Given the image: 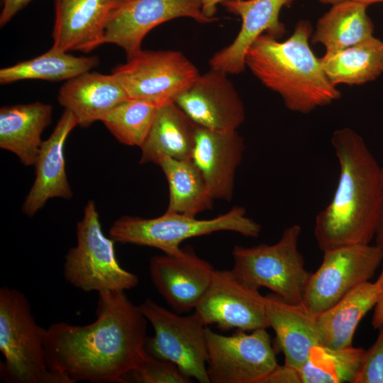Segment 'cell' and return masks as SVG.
<instances>
[{"label":"cell","mask_w":383,"mask_h":383,"mask_svg":"<svg viewBox=\"0 0 383 383\" xmlns=\"http://www.w3.org/2000/svg\"><path fill=\"white\" fill-rule=\"evenodd\" d=\"M148 322L125 292H99L94 321L47 328L48 366L71 383H126L145 353Z\"/></svg>","instance_id":"6da1fadb"},{"label":"cell","mask_w":383,"mask_h":383,"mask_svg":"<svg viewBox=\"0 0 383 383\" xmlns=\"http://www.w3.org/2000/svg\"><path fill=\"white\" fill-rule=\"evenodd\" d=\"M331 144L340 173L331 202L315 219L314 235L323 252L370 244L375 236L383 202L382 167L363 138L345 127L333 132Z\"/></svg>","instance_id":"7a4b0ae2"},{"label":"cell","mask_w":383,"mask_h":383,"mask_svg":"<svg viewBox=\"0 0 383 383\" xmlns=\"http://www.w3.org/2000/svg\"><path fill=\"white\" fill-rule=\"evenodd\" d=\"M311 26L299 21L284 41L264 33L248 50L245 66L267 88L279 94L289 110L308 113L340 97L309 43Z\"/></svg>","instance_id":"3957f363"},{"label":"cell","mask_w":383,"mask_h":383,"mask_svg":"<svg viewBox=\"0 0 383 383\" xmlns=\"http://www.w3.org/2000/svg\"><path fill=\"white\" fill-rule=\"evenodd\" d=\"M47 328L35 321L30 303L21 292L0 289V350L4 361L0 376L9 383H71L50 370L44 348Z\"/></svg>","instance_id":"277c9868"},{"label":"cell","mask_w":383,"mask_h":383,"mask_svg":"<svg viewBox=\"0 0 383 383\" xmlns=\"http://www.w3.org/2000/svg\"><path fill=\"white\" fill-rule=\"evenodd\" d=\"M218 231H232L257 238L260 234L261 226L246 216L243 207L234 206L210 219L167 211L152 218L123 216L112 224L109 235L115 242L122 244L148 246L166 255L178 256L183 252L180 245L184 240Z\"/></svg>","instance_id":"5b68a950"},{"label":"cell","mask_w":383,"mask_h":383,"mask_svg":"<svg viewBox=\"0 0 383 383\" xmlns=\"http://www.w3.org/2000/svg\"><path fill=\"white\" fill-rule=\"evenodd\" d=\"M301 232V226L293 224L272 245L234 246L231 270L251 286L266 287L287 302L302 304L311 272L306 270L303 256L298 250Z\"/></svg>","instance_id":"8992f818"},{"label":"cell","mask_w":383,"mask_h":383,"mask_svg":"<svg viewBox=\"0 0 383 383\" xmlns=\"http://www.w3.org/2000/svg\"><path fill=\"white\" fill-rule=\"evenodd\" d=\"M77 245L65 257L63 275L73 287L86 292H126L135 287L138 277L118 262L114 240L103 233L94 202H87L77 225Z\"/></svg>","instance_id":"52a82bcc"},{"label":"cell","mask_w":383,"mask_h":383,"mask_svg":"<svg viewBox=\"0 0 383 383\" xmlns=\"http://www.w3.org/2000/svg\"><path fill=\"white\" fill-rule=\"evenodd\" d=\"M139 307L154 330V336L147 338L146 352L174 363L189 378L210 383L206 371V326L194 313L179 315L151 299H145Z\"/></svg>","instance_id":"ba28073f"},{"label":"cell","mask_w":383,"mask_h":383,"mask_svg":"<svg viewBox=\"0 0 383 383\" xmlns=\"http://www.w3.org/2000/svg\"><path fill=\"white\" fill-rule=\"evenodd\" d=\"M267 328L219 334L206 326L210 383H263L278 366Z\"/></svg>","instance_id":"9c48e42d"},{"label":"cell","mask_w":383,"mask_h":383,"mask_svg":"<svg viewBox=\"0 0 383 383\" xmlns=\"http://www.w3.org/2000/svg\"><path fill=\"white\" fill-rule=\"evenodd\" d=\"M129 99L162 105L186 91L200 74L181 52L143 50L127 57L112 71Z\"/></svg>","instance_id":"30bf717a"},{"label":"cell","mask_w":383,"mask_h":383,"mask_svg":"<svg viewBox=\"0 0 383 383\" xmlns=\"http://www.w3.org/2000/svg\"><path fill=\"white\" fill-rule=\"evenodd\" d=\"M382 261L383 252L376 244L345 246L323 252L321 265L308 281L302 305L316 316L368 282Z\"/></svg>","instance_id":"8fae6325"},{"label":"cell","mask_w":383,"mask_h":383,"mask_svg":"<svg viewBox=\"0 0 383 383\" xmlns=\"http://www.w3.org/2000/svg\"><path fill=\"white\" fill-rule=\"evenodd\" d=\"M258 289L241 280L231 270H215L194 313L205 326L213 324L221 331L267 328L265 296Z\"/></svg>","instance_id":"7c38bea8"},{"label":"cell","mask_w":383,"mask_h":383,"mask_svg":"<svg viewBox=\"0 0 383 383\" xmlns=\"http://www.w3.org/2000/svg\"><path fill=\"white\" fill-rule=\"evenodd\" d=\"M180 17L201 23L215 21L204 14L201 0H127L110 18L104 43L119 46L131 57L141 50L143 40L151 30Z\"/></svg>","instance_id":"4fadbf2b"},{"label":"cell","mask_w":383,"mask_h":383,"mask_svg":"<svg viewBox=\"0 0 383 383\" xmlns=\"http://www.w3.org/2000/svg\"><path fill=\"white\" fill-rule=\"evenodd\" d=\"M218 70L199 74L174 102L197 126L217 131H237L243 123V103L227 75Z\"/></svg>","instance_id":"5bb4252c"},{"label":"cell","mask_w":383,"mask_h":383,"mask_svg":"<svg viewBox=\"0 0 383 383\" xmlns=\"http://www.w3.org/2000/svg\"><path fill=\"white\" fill-rule=\"evenodd\" d=\"M214 271L213 265L191 248L183 249L178 256H154L149 262L152 284L172 311L179 313L194 310Z\"/></svg>","instance_id":"9a60e30c"},{"label":"cell","mask_w":383,"mask_h":383,"mask_svg":"<svg viewBox=\"0 0 383 383\" xmlns=\"http://www.w3.org/2000/svg\"><path fill=\"white\" fill-rule=\"evenodd\" d=\"M295 0H226L221 3L231 13L240 16V29L234 40L213 55L211 68L227 74H238L245 70V55L255 39L264 33L279 38L285 32L279 21L284 6Z\"/></svg>","instance_id":"2e32d148"},{"label":"cell","mask_w":383,"mask_h":383,"mask_svg":"<svg viewBox=\"0 0 383 383\" xmlns=\"http://www.w3.org/2000/svg\"><path fill=\"white\" fill-rule=\"evenodd\" d=\"M127 0H55L52 48L89 52L104 44L107 23Z\"/></svg>","instance_id":"e0dca14e"},{"label":"cell","mask_w":383,"mask_h":383,"mask_svg":"<svg viewBox=\"0 0 383 383\" xmlns=\"http://www.w3.org/2000/svg\"><path fill=\"white\" fill-rule=\"evenodd\" d=\"M244 150V140L237 131H217L197 126L191 160L214 199L231 200L235 172Z\"/></svg>","instance_id":"ac0fdd59"},{"label":"cell","mask_w":383,"mask_h":383,"mask_svg":"<svg viewBox=\"0 0 383 383\" xmlns=\"http://www.w3.org/2000/svg\"><path fill=\"white\" fill-rule=\"evenodd\" d=\"M77 126L74 116L65 109L50 137L43 142L35 163V178L22 206L25 215L33 216L50 199L72 197L64 148L69 134Z\"/></svg>","instance_id":"d6986e66"},{"label":"cell","mask_w":383,"mask_h":383,"mask_svg":"<svg viewBox=\"0 0 383 383\" xmlns=\"http://www.w3.org/2000/svg\"><path fill=\"white\" fill-rule=\"evenodd\" d=\"M269 327L275 333V341L284 355V365L299 370L311 349L320 345L316 316L302 304L287 302L275 294L265 296Z\"/></svg>","instance_id":"ffe728a7"},{"label":"cell","mask_w":383,"mask_h":383,"mask_svg":"<svg viewBox=\"0 0 383 383\" xmlns=\"http://www.w3.org/2000/svg\"><path fill=\"white\" fill-rule=\"evenodd\" d=\"M129 99L118 77L113 74L84 72L66 81L57 100L86 128L102 120L118 104Z\"/></svg>","instance_id":"44dd1931"},{"label":"cell","mask_w":383,"mask_h":383,"mask_svg":"<svg viewBox=\"0 0 383 383\" xmlns=\"http://www.w3.org/2000/svg\"><path fill=\"white\" fill-rule=\"evenodd\" d=\"M52 113V106L41 102L1 107L0 148L15 154L23 165H35Z\"/></svg>","instance_id":"7402d4cb"},{"label":"cell","mask_w":383,"mask_h":383,"mask_svg":"<svg viewBox=\"0 0 383 383\" xmlns=\"http://www.w3.org/2000/svg\"><path fill=\"white\" fill-rule=\"evenodd\" d=\"M196 127L174 101L160 105L140 147V163L156 164L162 156L177 160L191 159Z\"/></svg>","instance_id":"603a6c76"},{"label":"cell","mask_w":383,"mask_h":383,"mask_svg":"<svg viewBox=\"0 0 383 383\" xmlns=\"http://www.w3.org/2000/svg\"><path fill=\"white\" fill-rule=\"evenodd\" d=\"M378 293L377 283L368 281L317 315L320 345L334 349L352 345L357 326L365 314L374 307Z\"/></svg>","instance_id":"cb8c5ba5"},{"label":"cell","mask_w":383,"mask_h":383,"mask_svg":"<svg viewBox=\"0 0 383 383\" xmlns=\"http://www.w3.org/2000/svg\"><path fill=\"white\" fill-rule=\"evenodd\" d=\"M368 6L355 1L332 5L318 21L312 43L326 52L342 50L373 37L374 26L367 14Z\"/></svg>","instance_id":"d4e9b609"},{"label":"cell","mask_w":383,"mask_h":383,"mask_svg":"<svg viewBox=\"0 0 383 383\" xmlns=\"http://www.w3.org/2000/svg\"><path fill=\"white\" fill-rule=\"evenodd\" d=\"M321 62L335 87L365 84L383 72V41L373 36L342 50L326 52Z\"/></svg>","instance_id":"484cf974"},{"label":"cell","mask_w":383,"mask_h":383,"mask_svg":"<svg viewBox=\"0 0 383 383\" xmlns=\"http://www.w3.org/2000/svg\"><path fill=\"white\" fill-rule=\"evenodd\" d=\"M156 164L160 167L168 184L167 212L196 216L212 208L214 199L191 159L177 160L162 156Z\"/></svg>","instance_id":"4316f807"},{"label":"cell","mask_w":383,"mask_h":383,"mask_svg":"<svg viewBox=\"0 0 383 383\" xmlns=\"http://www.w3.org/2000/svg\"><path fill=\"white\" fill-rule=\"evenodd\" d=\"M99 64V58L96 56L75 57L51 48L38 57L1 69L0 83L25 79L67 81L89 72Z\"/></svg>","instance_id":"83f0119b"},{"label":"cell","mask_w":383,"mask_h":383,"mask_svg":"<svg viewBox=\"0 0 383 383\" xmlns=\"http://www.w3.org/2000/svg\"><path fill=\"white\" fill-rule=\"evenodd\" d=\"M353 345L341 348L314 346L298 370L301 383H355L365 353Z\"/></svg>","instance_id":"f1b7e54d"},{"label":"cell","mask_w":383,"mask_h":383,"mask_svg":"<svg viewBox=\"0 0 383 383\" xmlns=\"http://www.w3.org/2000/svg\"><path fill=\"white\" fill-rule=\"evenodd\" d=\"M159 106L150 101L128 99L114 107L101 122L120 143L140 148Z\"/></svg>","instance_id":"f546056e"},{"label":"cell","mask_w":383,"mask_h":383,"mask_svg":"<svg viewBox=\"0 0 383 383\" xmlns=\"http://www.w3.org/2000/svg\"><path fill=\"white\" fill-rule=\"evenodd\" d=\"M140 383H190L191 378L184 375L174 363L155 357L145 350L136 368L126 378Z\"/></svg>","instance_id":"4dcf8cb0"},{"label":"cell","mask_w":383,"mask_h":383,"mask_svg":"<svg viewBox=\"0 0 383 383\" xmlns=\"http://www.w3.org/2000/svg\"><path fill=\"white\" fill-rule=\"evenodd\" d=\"M374 344L365 350L355 383H383V325Z\"/></svg>","instance_id":"1f68e13d"},{"label":"cell","mask_w":383,"mask_h":383,"mask_svg":"<svg viewBox=\"0 0 383 383\" xmlns=\"http://www.w3.org/2000/svg\"><path fill=\"white\" fill-rule=\"evenodd\" d=\"M263 383H301L299 370L286 365H278Z\"/></svg>","instance_id":"d6a6232c"},{"label":"cell","mask_w":383,"mask_h":383,"mask_svg":"<svg viewBox=\"0 0 383 383\" xmlns=\"http://www.w3.org/2000/svg\"><path fill=\"white\" fill-rule=\"evenodd\" d=\"M32 0H3L0 26H4Z\"/></svg>","instance_id":"836d02e7"},{"label":"cell","mask_w":383,"mask_h":383,"mask_svg":"<svg viewBox=\"0 0 383 383\" xmlns=\"http://www.w3.org/2000/svg\"><path fill=\"white\" fill-rule=\"evenodd\" d=\"M376 282L378 285L379 293L377 303L374 307L372 325L374 329H379L383 325V263L381 274Z\"/></svg>","instance_id":"e575fe53"},{"label":"cell","mask_w":383,"mask_h":383,"mask_svg":"<svg viewBox=\"0 0 383 383\" xmlns=\"http://www.w3.org/2000/svg\"><path fill=\"white\" fill-rule=\"evenodd\" d=\"M226 0H201L202 11L204 14L209 18L216 20L214 17L216 12L217 5L223 2Z\"/></svg>","instance_id":"d590c367"},{"label":"cell","mask_w":383,"mask_h":383,"mask_svg":"<svg viewBox=\"0 0 383 383\" xmlns=\"http://www.w3.org/2000/svg\"><path fill=\"white\" fill-rule=\"evenodd\" d=\"M382 183H383V166L382 167ZM376 245L383 252V202L380 218L375 233Z\"/></svg>","instance_id":"8d00e7d4"},{"label":"cell","mask_w":383,"mask_h":383,"mask_svg":"<svg viewBox=\"0 0 383 383\" xmlns=\"http://www.w3.org/2000/svg\"><path fill=\"white\" fill-rule=\"evenodd\" d=\"M319 1L324 4H335L344 1H355V2H359L364 4H366L367 6L378 3V2H382V0H319Z\"/></svg>","instance_id":"74e56055"},{"label":"cell","mask_w":383,"mask_h":383,"mask_svg":"<svg viewBox=\"0 0 383 383\" xmlns=\"http://www.w3.org/2000/svg\"><path fill=\"white\" fill-rule=\"evenodd\" d=\"M382 2H383V0H382Z\"/></svg>","instance_id":"f35d334b"}]
</instances>
